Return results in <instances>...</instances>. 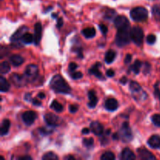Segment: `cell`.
Here are the masks:
<instances>
[{"mask_svg":"<svg viewBox=\"0 0 160 160\" xmlns=\"http://www.w3.org/2000/svg\"><path fill=\"white\" fill-rule=\"evenodd\" d=\"M88 98L89 102L88 104V106L90 108H95L98 102V97H97L96 95V92L93 90H91L90 92H88Z\"/></svg>","mask_w":160,"mask_h":160,"instance_id":"ac0fdd59","label":"cell"},{"mask_svg":"<svg viewBox=\"0 0 160 160\" xmlns=\"http://www.w3.org/2000/svg\"><path fill=\"white\" fill-rule=\"evenodd\" d=\"M152 121L156 127L160 128V114H155L152 117Z\"/></svg>","mask_w":160,"mask_h":160,"instance_id":"836d02e7","label":"cell"},{"mask_svg":"<svg viewBox=\"0 0 160 160\" xmlns=\"http://www.w3.org/2000/svg\"><path fill=\"white\" fill-rule=\"evenodd\" d=\"M78 68V64L75 63V62H70V64H69V70H70V72H73L75 71V70Z\"/></svg>","mask_w":160,"mask_h":160,"instance_id":"f35d334b","label":"cell"},{"mask_svg":"<svg viewBox=\"0 0 160 160\" xmlns=\"http://www.w3.org/2000/svg\"><path fill=\"white\" fill-rule=\"evenodd\" d=\"M37 98H40V99H44V98H45V93H43V92H40V93L38 94Z\"/></svg>","mask_w":160,"mask_h":160,"instance_id":"db71d44e","label":"cell"},{"mask_svg":"<svg viewBox=\"0 0 160 160\" xmlns=\"http://www.w3.org/2000/svg\"><path fill=\"white\" fill-rule=\"evenodd\" d=\"M99 28H100V31H101V32L103 34H105V35H106V34H107L108 28H107V27L106 26V25L100 24L99 25Z\"/></svg>","mask_w":160,"mask_h":160,"instance_id":"b9f144b4","label":"cell"},{"mask_svg":"<svg viewBox=\"0 0 160 160\" xmlns=\"http://www.w3.org/2000/svg\"><path fill=\"white\" fill-rule=\"evenodd\" d=\"M152 15L154 17V18L157 21L160 22V5L156 4L155 6H153L152 9Z\"/></svg>","mask_w":160,"mask_h":160,"instance_id":"484cf974","label":"cell"},{"mask_svg":"<svg viewBox=\"0 0 160 160\" xmlns=\"http://www.w3.org/2000/svg\"><path fill=\"white\" fill-rule=\"evenodd\" d=\"M49 86L55 92L61 94H70L71 88L61 75L56 74L52 78Z\"/></svg>","mask_w":160,"mask_h":160,"instance_id":"6da1fadb","label":"cell"},{"mask_svg":"<svg viewBox=\"0 0 160 160\" xmlns=\"http://www.w3.org/2000/svg\"><path fill=\"white\" fill-rule=\"evenodd\" d=\"M119 103L117 99L113 98H109L105 102V108L109 111H115L118 109Z\"/></svg>","mask_w":160,"mask_h":160,"instance_id":"5bb4252c","label":"cell"},{"mask_svg":"<svg viewBox=\"0 0 160 160\" xmlns=\"http://www.w3.org/2000/svg\"><path fill=\"white\" fill-rule=\"evenodd\" d=\"M131 60H132V56H131V54H127L126 57H125V59H124V62L125 63H130V62H131Z\"/></svg>","mask_w":160,"mask_h":160,"instance_id":"ee69618b","label":"cell"},{"mask_svg":"<svg viewBox=\"0 0 160 160\" xmlns=\"http://www.w3.org/2000/svg\"><path fill=\"white\" fill-rule=\"evenodd\" d=\"M62 25H63V20H62V18H58L57 23H56V27H57V28H62Z\"/></svg>","mask_w":160,"mask_h":160,"instance_id":"f6af8a7d","label":"cell"},{"mask_svg":"<svg viewBox=\"0 0 160 160\" xmlns=\"http://www.w3.org/2000/svg\"><path fill=\"white\" fill-rule=\"evenodd\" d=\"M10 88V84L3 77L0 78V91L2 92H6Z\"/></svg>","mask_w":160,"mask_h":160,"instance_id":"cb8c5ba5","label":"cell"},{"mask_svg":"<svg viewBox=\"0 0 160 160\" xmlns=\"http://www.w3.org/2000/svg\"><path fill=\"white\" fill-rule=\"evenodd\" d=\"M142 62H141L140 60H138V59H137V60L134 62V64L131 67V70H132L135 74H138L139 72H140L141 68H142Z\"/></svg>","mask_w":160,"mask_h":160,"instance_id":"4316f807","label":"cell"},{"mask_svg":"<svg viewBox=\"0 0 160 160\" xmlns=\"http://www.w3.org/2000/svg\"><path fill=\"white\" fill-rule=\"evenodd\" d=\"M83 145L86 147V148H91L93 147L94 145V139L92 138H84L83 139Z\"/></svg>","mask_w":160,"mask_h":160,"instance_id":"d6a6232c","label":"cell"},{"mask_svg":"<svg viewBox=\"0 0 160 160\" xmlns=\"http://www.w3.org/2000/svg\"><path fill=\"white\" fill-rule=\"evenodd\" d=\"M127 82H128V78H127L126 77H123V78L120 80V83L122 84H125Z\"/></svg>","mask_w":160,"mask_h":160,"instance_id":"f907efd6","label":"cell"},{"mask_svg":"<svg viewBox=\"0 0 160 160\" xmlns=\"http://www.w3.org/2000/svg\"><path fill=\"white\" fill-rule=\"evenodd\" d=\"M112 139L113 140H119L120 139V134H119V133H114L112 134Z\"/></svg>","mask_w":160,"mask_h":160,"instance_id":"f5cc1de1","label":"cell"},{"mask_svg":"<svg viewBox=\"0 0 160 160\" xmlns=\"http://www.w3.org/2000/svg\"><path fill=\"white\" fill-rule=\"evenodd\" d=\"M32 103H33V105H34V106H42V102H41L39 100H38V98L32 99Z\"/></svg>","mask_w":160,"mask_h":160,"instance_id":"c3c4849f","label":"cell"},{"mask_svg":"<svg viewBox=\"0 0 160 160\" xmlns=\"http://www.w3.org/2000/svg\"><path fill=\"white\" fill-rule=\"evenodd\" d=\"M9 71H10V66L6 61H4L0 64V73L2 74H6Z\"/></svg>","mask_w":160,"mask_h":160,"instance_id":"83f0119b","label":"cell"},{"mask_svg":"<svg viewBox=\"0 0 160 160\" xmlns=\"http://www.w3.org/2000/svg\"><path fill=\"white\" fill-rule=\"evenodd\" d=\"M39 132L42 134V135L45 136L48 135V134H51L52 132V130H48L45 128H39Z\"/></svg>","mask_w":160,"mask_h":160,"instance_id":"8d00e7d4","label":"cell"},{"mask_svg":"<svg viewBox=\"0 0 160 160\" xmlns=\"http://www.w3.org/2000/svg\"><path fill=\"white\" fill-rule=\"evenodd\" d=\"M116 14V12L113 10V9H107L106 11V15H105V18L106 19H112L114 17V15Z\"/></svg>","mask_w":160,"mask_h":160,"instance_id":"e575fe53","label":"cell"},{"mask_svg":"<svg viewBox=\"0 0 160 160\" xmlns=\"http://www.w3.org/2000/svg\"><path fill=\"white\" fill-rule=\"evenodd\" d=\"M9 61L13 67H19L24 62V59L20 55H12L9 58Z\"/></svg>","mask_w":160,"mask_h":160,"instance_id":"ffe728a7","label":"cell"},{"mask_svg":"<svg viewBox=\"0 0 160 160\" xmlns=\"http://www.w3.org/2000/svg\"><path fill=\"white\" fill-rule=\"evenodd\" d=\"M137 151L138 153V156L139 157H140V159L145 160H153L156 159V156H155L152 153L150 152L148 149H146L145 147L139 148Z\"/></svg>","mask_w":160,"mask_h":160,"instance_id":"7c38bea8","label":"cell"},{"mask_svg":"<svg viewBox=\"0 0 160 160\" xmlns=\"http://www.w3.org/2000/svg\"><path fill=\"white\" fill-rule=\"evenodd\" d=\"M50 108L54 109L55 111H56V112H62V109H63V106H62L59 102L56 101V100H54V101L52 102L51 105H50Z\"/></svg>","mask_w":160,"mask_h":160,"instance_id":"f1b7e54d","label":"cell"},{"mask_svg":"<svg viewBox=\"0 0 160 160\" xmlns=\"http://www.w3.org/2000/svg\"><path fill=\"white\" fill-rule=\"evenodd\" d=\"M42 26L41 23H36L34 25V44L36 45H38L42 39Z\"/></svg>","mask_w":160,"mask_h":160,"instance_id":"9a60e30c","label":"cell"},{"mask_svg":"<svg viewBox=\"0 0 160 160\" xmlns=\"http://www.w3.org/2000/svg\"><path fill=\"white\" fill-rule=\"evenodd\" d=\"M37 119V113L34 111H27V112H23L22 115V120H23V123L28 126L32 124L35 120Z\"/></svg>","mask_w":160,"mask_h":160,"instance_id":"8fae6325","label":"cell"},{"mask_svg":"<svg viewBox=\"0 0 160 160\" xmlns=\"http://www.w3.org/2000/svg\"><path fill=\"white\" fill-rule=\"evenodd\" d=\"M44 119H45V123L50 127H56L60 124V119L52 112L45 114Z\"/></svg>","mask_w":160,"mask_h":160,"instance_id":"30bf717a","label":"cell"},{"mask_svg":"<svg viewBox=\"0 0 160 160\" xmlns=\"http://www.w3.org/2000/svg\"><path fill=\"white\" fill-rule=\"evenodd\" d=\"M69 110L71 113H74L78 110V106H77V105H70L69 106Z\"/></svg>","mask_w":160,"mask_h":160,"instance_id":"ab89813d","label":"cell"},{"mask_svg":"<svg viewBox=\"0 0 160 160\" xmlns=\"http://www.w3.org/2000/svg\"><path fill=\"white\" fill-rule=\"evenodd\" d=\"M158 84H159V82L157 84H156V85H155V96L160 100V90L159 87H158Z\"/></svg>","mask_w":160,"mask_h":160,"instance_id":"60d3db41","label":"cell"},{"mask_svg":"<svg viewBox=\"0 0 160 160\" xmlns=\"http://www.w3.org/2000/svg\"><path fill=\"white\" fill-rule=\"evenodd\" d=\"M101 66L102 64L100 63V62H96V63H95V65L92 66V68L89 70V73H90V74L94 75V76L99 78V79H103L104 78H103L101 71L99 70V68L101 67Z\"/></svg>","mask_w":160,"mask_h":160,"instance_id":"e0dca14e","label":"cell"},{"mask_svg":"<svg viewBox=\"0 0 160 160\" xmlns=\"http://www.w3.org/2000/svg\"><path fill=\"white\" fill-rule=\"evenodd\" d=\"M89 132H90V130L88 129V128H84V129L82 130V134H89Z\"/></svg>","mask_w":160,"mask_h":160,"instance_id":"11a10c76","label":"cell"},{"mask_svg":"<svg viewBox=\"0 0 160 160\" xmlns=\"http://www.w3.org/2000/svg\"><path fill=\"white\" fill-rule=\"evenodd\" d=\"M19 159L20 160H31L32 158L29 156H22V157H19Z\"/></svg>","mask_w":160,"mask_h":160,"instance_id":"816d5d0a","label":"cell"},{"mask_svg":"<svg viewBox=\"0 0 160 160\" xmlns=\"http://www.w3.org/2000/svg\"><path fill=\"white\" fill-rule=\"evenodd\" d=\"M42 159L43 160H58L59 157L55 154L52 152H47L42 156Z\"/></svg>","mask_w":160,"mask_h":160,"instance_id":"f546056e","label":"cell"},{"mask_svg":"<svg viewBox=\"0 0 160 160\" xmlns=\"http://www.w3.org/2000/svg\"><path fill=\"white\" fill-rule=\"evenodd\" d=\"M75 52L78 55V57L79 58H82L83 57V54H82V48L81 47H78V48H75L74 49Z\"/></svg>","mask_w":160,"mask_h":160,"instance_id":"7bdbcfd3","label":"cell"},{"mask_svg":"<svg viewBox=\"0 0 160 160\" xmlns=\"http://www.w3.org/2000/svg\"><path fill=\"white\" fill-rule=\"evenodd\" d=\"M75 158L73 157V156H65V157H64V159H74Z\"/></svg>","mask_w":160,"mask_h":160,"instance_id":"9f6ffc18","label":"cell"},{"mask_svg":"<svg viewBox=\"0 0 160 160\" xmlns=\"http://www.w3.org/2000/svg\"><path fill=\"white\" fill-rule=\"evenodd\" d=\"M28 28H27V27L23 26L21 27V28H18V29L17 30V31L12 34V37H11L10 38V41L13 46L17 47V48H20V47H22V45L20 44V42H20V41H21L22 36H23L25 33L28 32Z\"/></svg>","mask_w":160,"mask_h":160,"instance_id":"5b68a950","label":"cell"},{"mask_svg":"<svg viewBox=\"0 0 160 160\" xmlns=\"http://www.w3.org/2000/svg\"><path fill=\"white\" fill-rule=\"evenodd\" d=\"M145 70H144V72H145V73H148V72H150V70H151V66H150L149 63H148V62H145Z\"/></svg>","mask_w":160,"mask_h":160,"instance_id":"7dc6e473","label":"cell"},{"mask_svg":"<svg viewBox=\"0 0 160 160\" xmlns=\"http://www.w3.org/2000/svg\"><path fill=\"white\" fill-rule=\"evenodd\" d=\"M120 159L123 160H133L136 159V156L130 148H125L122 151L121 155H120Z\"/></svg>","mask_w":160,"mask_h":160,"instance_id":"2e32d148","label":"cell"},{"mask_svg":"<svg viewBox=\"0 0 160 160\" xmlns=\"http://www.w3.org/2000/svg\"><path fill=\"white\" fill-rule=\"evenodd\" d=\"M10 81L16 87H23L26 85L28 82V79L26 77H23L22 75L17 74V73H12L10 76Z\"/></svg>","mask_w":160,"mask_h":160,"instance_id":"ba28073f","label":"cell"},{"mask_svg":"<svg viewBox=\"0 0 160 160\" xmlns=\"http://www.w3.org/2000/svg\"><path fill=\"white\" fill-rule=\"evenodd\" d=\"M116 56H117V53L113 50H109L106 53V56H105V62L107 64L112 63V62L115 59Z\"/></svg>","mask_w":160,"mask_h":160,"instance_id":"603a6c76","label":"cell"},{"mask_svg":"<svg viewBox=\"0 0 160 160\" xmlns=\"http://www.w3.org/2000/svg\"><path fill=\"white\" fill-rule=\"evenodd\" d=\"M114 24L117 29L130 28V22L124 16H118L114 20Z\"/></svg>","mask_w":160,"mask_h":160,"instance_id":"9c48e42d","label":"cell"},{"mask_svg":"<svg viewBox=\"0 0 160 160\" xmlns=\"http://www.w3.org/2000/svg\"><path fill=\"white\" fill-rule=\"evenodd\" d=\"M130 90L132 92H138L142 90V88L138 83L135 82V81H131L130 84Z\"/></svg>","mask_w":160,"mask_h":160,"instance_id":"4dcf8cb0","label":"cell"},{"mask_svg":"<svg viewBox=\"0 0 160 160\" xmlns=\"http://www.w3.org/2000/svg\"><path fill=\"white\" fill-rule=\"evenodd\" d=\"M83 35L86 38H92L95 36L96 34V31L94 28H84L82 31H81Z\"/></svg>","mask_w":160,"mask_h":160,"instance_id":"7402d4cb","label":"cell"},{"mask_svg":"<svg viewBox=\"0 0 160 160\" xmlns=\"http://www.w3.org/2000/svg\"><path fill=\"white\" fill-rule=\"evenodd\" d=\"M156 37L154 34H149V35L147 37V42L150 45H153V44L156 42Z\"/></svg>","mask_w":160,"mask_h":160,"instance_id":"74e56055","label":"cell"},{"mask_svg":"<svg viewBox=\"0 0 160 160\" xmlns=\"http://www.w3.org/2000/svg\"><path fill=\"white\" fill-rule=\"evenodd\" d=\"M131 17L134 21L142 22L145 21L148 17V10L145 7L142 6H138L135 7L131 10Z\"/></svg>","mask_w":160,"mask_h":160,"instance_id":"3957f363","label":"cell"},{"mask_svg":"<svg viewBox=\"0 0 160 160\" xmlns=\"http://www.w3.org/2000/svg\"><path fill=\"white\" fill-rule=\"evenodd\" d=\"M120 138L123 141V142H130L133 139L132 131L129 126V123L128 122H124L123 123L120 129Z\"/></svg>","mask_w":160,"mask_h":160,"instance_id":"8992f818","label":"cell"},{"mask_svg":"<svg viewBox=\"0 0 160 160\" xmlns=\"http://www.w3.org/2000/svg\"><path fill=\"white\" fill-rule=\"evenodd\" d=\"M21 42L23 43L27 44V45H29V44H31L32 42H34V37L30 33L26 32L21 38Z\"/></svg>","mask_w":160,"mask_h":160,"instance_id":"d4e9b609","label":"cell"},{"mask_svg":"<svg viewBox=\"0 0 160 160\" xmlns=\"http://www.w3.org/2000/svg\"><path fill=\"white\" fill-rule=\"evenodd\" d=\"M9 128H10V121L8 119H5L2 120L0 128V134L2 136H5L9 132Z\"/></svg>","mask_w":160,"mask_h":160,"instance_id":"44dd1931","label":"cell"},{"mask_svg":"<svg viewBox=\"0 0 160 160\" xmlns=\"http://www.w3.org/2000/svg\"><path fill=\"white\" fill-rule=\"evenodd\" d=\"M106 75H107L108 77H109V78H112V77L115 75V72H114V70H112V69H109V70H108L107 71H106Z\"/></svg>","mask_w":160,"mask_h":160,"instance_id":"bcb514c9","label":"cell"},{"mask_svg":"<svg viewBox=\"0 0 160 160\" xmlns=\"http://www.w3.org/2000/svg\"><path fill=\"white\" fill-rule=\"evenodd\" d=\"M91 131L94 134L97 136H102L104 132V128L102 125L98 121H94L90 125Z\"/></svg>","mask_w":160,"mask_h":160,"instance_id":"4fadbf2b","label":"cell"},{"mask_svg":"<svg viewBox=\"0 0 160 160\" xmlns=\"http://www.w3.org/2000/svg\"><path fill=\"white\" fill-rule=\"evenodd\" d=\"M131 38L135 45H141L143 43L144 32L140 27L134 26L131 29Z\"/></svg>","mask_w":160,"mask_h":160,"instance_id":"277c9868","label":"cell"},{"mask_svg":"<svg viewBox=\"0 0 160 160\" xmlns=\"http://www.w3.org/2000/svg\"><path fill=\"white\" fill-rule=\"evenodd\" d=\"M148 145L152 148H160V137L159 135H152L148 140Z\"/></svg>","mask_w":160,"mask_h":160,"instance_id":"d6986e66","label":"cell"},{"mask_svg":"<svg viewBox=\"0 0 160 160\" xmlns=\"http://www.w3.org/2000/svg\"><path fill=\"white\" fill-rule=\"evenodd\" d=\"M24 99L28 102H31L32 101V98H31V94L27 93L24 96Z\"/></svg>","mask_w":160,"mask_h":160,"instance_id":"681fc988","label":"cell"},{"mask_svg":"<svg viewBox=\"0 0 160 160\" xmlns=\"http://www.w3.org/2000/svg\"><path fill=\"white\" fill-rule=\"evenodd\" d=\"M130 28L118 29L116 35V44L119 47H124L131 42V30Z\"/></svg>","mask_w":160,"mask_h":160,"instance_id":"7a4b0ae2","label":"cell"},{"mask_svg":"<svg viewBox=\"0 0 160 160\" xmlns=\"http://www.w3.org/2000/svg\"><path fill=\"white\" fill-rule=\"evenodd\" d=\"M38 68L35 64H30L26 67L24 71V76L28 79V81H34L38 78Z\"/></svg>","mask_w":160,"mask_h":160,"instance_id":"52a82bcc","label":"cell"},{"mask_svg":"<svg viewBox=\"0 0 160 160\" xmlns=\"http://www.w3.org/2000/svg\"><path fill=\"white\" fill-rule=\"evenodd\" d=\"M70 77H71L74 80H78V79H80V78H81L83 77V74L80 71H73L71 73H70Z\"/></svg>","mask_w":160,"mask_h":160,"instance_id":"d590c367","label":"cell"},{"mask_svg":"<svg viewBox=\"0 0 160 160\" xmlns=\"http://www.w3.org/2000/svg\"><path fill=\"white\" fill-rule=\"evenodd\" d=\"M115 158V155L112 152H106L101 156L102 160H114Z\"/></svg>","mask_w":160,"mask_h":160,"instance_id":"1f68e13d","label":"cell"}]
</instances>
